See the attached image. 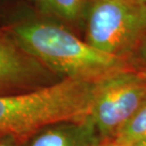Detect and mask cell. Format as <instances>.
Segmentation results:
<instances>
[{
  "instance_id": "6da1fadb",
  "label": "cell",
  "mask_w": 146,
  "mask_h": 146,
  "mask_svg": "<svg viewBox=\"0 0 146 146\" xmlns=\"http://www.w3.org/2000/svg\"><path fill=\"white\" fill-rule=\"evenodd\" d=\"M24 50L61 79L96 83L135 64L99 50L52 19H31L7 30Z\"/></svg>"
},
{
  "instance_id": "7a4b0ae2",
  "label": "cell",
  "mask_w": 146,
  "mask_h": 146,
  "mask_svg": "<svg viewBox=\"0 0 146 146\" xmlns=\"http://www.w3.org/2000/svg\"><path fill=\"white\" fill-rule=\"evenodd\" d=\"M94 84L61 79L33 91L0 95V138L26 142L48 125L87 118Z\"/></svg>"
},
{
  "instance_id": "3957f363",
  "label": "cell",
  "mask_w": 146,
  "mask_h": 146,
  "mask_svg": "<svg viewBox=\"0 0 146 146\" xmlns=\"http://www.w3.org/2000/svg\"><path fill=\"white\" fill-rule=\"evenodd\" d=\"M83 24L84 40L89 45L106 53L133 61L146 40V2L89 0Z\"/></svg>"
},
{
  "instance_id": "277c9868",
  "label": "cell",
  "mask_w": 146,
  "mask_h": 146,
  "mask_svg": "<svg viewBox=\"0 0 146 146\" xmlns=\"http://www.w3.org/2000/svg\"><path fill=\"white\" fill-rule=\"evenodd\" d=\"M146 101V70L128 68L94 84L89 118L104 141H110Z\"/></svg>"
},
{
  "instance_id": "5b68a950",
  "label": "cell",
  "mask_w": 146,
  "mask_h": 146,
  "mask_svg": "<svg viewBox=\"0 0 146 146\" xmlns=\"http://www.w3.org/2000/svg\"><path fill=\"white\" fill-rule=\"evenodd\" d=\"M54 77L56 75L27 53L8 31L0 30V95L39 89L59 81Z\"/></svg>"
},
{
  "instance_id": "8992f818",
  "label": "cell",
  "mask_w": 146,
  "mask_h": 146,
  "mask_svg": "<svg viewBox=\"0 0 146 146\" xmlns=\"http://www.w3.org/2000/svg\"><path fill=\"white\" fill-rule=\"evenodd\" d=\"M104 141L89 116L42 128L26 141V146H99Z\"/></svg>"
},
{
  "instance_id": "52a82bcc",
  "label": "cell",
  "mask_w": 146,
  "mask_h": 146,
  "mask_svg": "<svg viewBox=\"0 0 146 146\" xmlns=\"http://www.w3.org/2000/svg\"><path fill=\"white\" fill-rule=\"evenodd\" d=\"M46 18L64 25L83 23L84 14L89 0H31Z\"/></svg>"
},
{
  "instance_id": "ba28073f",
  "label": "cell",
  "mask_w": 146,
  "mask_h": 146,
  "mask_svg": "<svg viewBox=\"0 0 146 146\" xmlns=\"http://www.w3.org/2000/svg\"><path fill=\"white\" fill-rule=\"evenodd\" d=\"M146 139V101L110 139L121 146H131Z\"/></svg>"
},
{
  "instance_id": "9c48e42d",
  "label": "cell",
  "mask_w": 146,
  "mask_h": 146,
  "mask_svg": "<svg viewBox=\"0 0 146 146\" xmlns=\"http://www.w3.org/2000/svg\"><path fill=\"white\" fill-rule=\"evenodd\" d=\"M133 62L136 66L143 68L146 70V40L139 46L138 51L133 57Z\"/></svg>"
},
{
  "instance_id": "30bf717a",
  "label": "cell",
  "mask_w": 146,
  "mask_h": 146,
  "mask_svg": "<svg viewBox=\"0 0 146 146\" xmlns=\"http://www.w3.org/2000/svg\"><path fill=\"white\" fill-rule=\"evenodd\" d=\"M0 146H26V142L13 138H0Z\"/></svg>"
},
{
  "instance_id": "8fae6325",
  "label": "cell",
  "mask_w": 146,
  "mask_h": 146,
  "mask_svg": "<svg viewBox=\"0 0 146 146\" xmlns=\"http://www.w3.org/2000/svg\"><path fill=\"white\" fill-rule=\"evenodd\" d=\"M99 146H121V145L115 143V142H113L112 141H106L102 142Z\"/></svg>"
},
{
  "instance_id": "7c38bea8",
  "label": "cell",
  "mask_w": 146,
  "mask_h": 146,
  "mask_svg": "<svg viewBox=\"0 0 146 146\" xmlns=\"http://www.w3.org/2000/svg\"><path fill=\"white\" fill-rule=\"evenodd\" d=\"M131 146H146V139H142V141H139L138 142H136V143H134L133 145Z\"/></svg>"
},
{
  "instance_id": "4fadbf2b",
  "label": "cell",
  "mask_w": 146,
  "mask_h": 146,
  "mask_svg": "<svg viewBox=\"0 0 146 146\" xmlns=\"http://www.w3.org/2000/svg\"><path fill=\"white\" fill-rule=\"evenodd\" d=\"M143 1H144V2H146V0H143Z\"/></svg>"
}]
</instances>
